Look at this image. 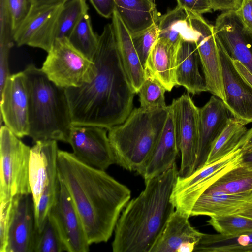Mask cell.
<instances>
[{"label": "cell", "instance_id": "b9f144b4", "mask_svg": "<svg viewBox=\"0 0 252 252\" xmlns=\"http://www.w3.org/2000/svg\"><path fill=\"white\" fill-rule=\"evenodd\" d=\"M236 11L245 24L252 29V0H242Z\"/></svg>", "mask_w": 252, "mask_h": 252}, {"label": "cell", "instance_id": "4316f807", "mask_svg": "<svg viewBox=\"0 0 252 252\" xmlns=\"http://www.w3.org/2000/svg\"><path fill=\"white\" fill-rule=\"evenodd\" d=\"M252 201V192L240 194L202 193L192 209L190 216L210 217L237 212L246 203Z\"/></svg>", "mask_w": 252, "mask_h": 252}, {"label": "cell", "instance_id": "484cf974", "mask_svg": "<svg viewBox=\"0 0 252 252\" xmlns=\"http://www.w3.org/2000/svg\"><path fill=\"white\" fill-rule=\"evenodd\" d=\"M158 39L178 47L181 40L196 42L199 33L192 26L189 12L177 5L159 17Z\"/></svg>", "mask_w": 252, "mask_h": 252}, {"label": "cell", "instance_id": "8992f818", "mask_svg": "<svg viewBox=\"0 0 252 252\" xmlns=\"http://www.w3.org/2000/svg\"><path fill=\"white\" fill-rule=\"evenodd\" d=\"M57 141L42 140L31 148L29 182L36 215L43 219L54 204L60 184Z\"/></svg>", "mask_w": 252, "mask_h": 252}, {"label": "cell", "instance_id": "1f68e13d", "mask_svg": "<svg viewBox=\"0 0 252 252\" xmlns=\"http://www.w3.org/2000/svg\"><path fill=\"white\" fill-rule=\"evenodd\" d=\"M88 10L86 0H68L64 3L58 20L56 39L68 38Z\"/></svg>", "mask_w": 252, "mask_h": 252}, {"label": "cell", "instance_id": "4fadbf2b", "mask_svg": "<svg viewBox=\"0 0 252 252\" xmlns=\"http://www.w3.org/2000/svg\"><path fill=\"white\" fill-rule=\"evenodd\" d=\"M48 217L56 227L66 252L89 251L90 245L80 216L67 189L60 180L56 198Z\"/></svg>", "mask_w": 252, "mask_h": 252}, {"label": "cell", "instance_id": "ffe728a7", "mask_svg": "<svg viewBox=\"0 0 252 252\" xmlns=\"http://www.w3.org/2000/svg\"><path fill=\"white\" fill-rule=\"evenodd\" d=\"M189 216L176 210L150 252H191L203 233L193 227Z\"/></svg>", "mask_w": 252, "mask_h": 252}, {"label": "cell", "instance_id": "60d3db41", "mask_svg": "<svg viewBox=\"0 0 252 252\" xmlns=\"http://www.w3.org/2000/svg\"><path fill=\"white\" fill-rule=\"evenodd\" d=\"M212 10H237L241 5L242 0H210Z\"/></svg>", "mask_w": 252, "mask_h": 252}, {"label": "cell", "instance_id": "ac0fdd59", "mask_svg": "<svg viewBox=\"0 0 252 252\" xmlns=\"http://www.w3.org/2000/svg\"><path fill=\"white\" fill-rule=\"evenodd\" d=\"M36 227L32 194L12 198L6 252H34Z\"/></svg>", "mask_w": 252, "mask_h": 252}, {"label": "cell", "instance_id": "9c48e42d", "mask_svg": "<svg viewBox=\"0 0 252 252\" xmlns=\"http://www.w3.org/2000/svg\"><path fill=\"white\" fill-rule=\"evenodd\" d=\"M242 150L238 148L213 163L205 165L187 177L178 176L170 200L175 209L189 217L200 195L228 170L240 164Z\"/></svg>", "mask_w": 252, "mask_h": 252}, {"label": "cell", "instance_id": "ab89813d", "mask_svg": "<svg viewBox=\"0 0 252 252\" xmlns=\"http://www.w3.org/2000/svg\"><path fill=\"white\" fill-rule=\"evenodd\" d=\"M96 11L105 18L112 17L116 9L115 0H90Z\"/></svg>", "mask_w": 252, "mask_h": 252}, {"label": "cell", "instance_id": "52a82bcc", "mask_svg": "<svg viewBox=\"0 0 252 252\" xmlns=\"http://www.w3.org/2000/svg\"><path fill=\"white\" fill-rule=\"evenodd\" d=\"M41 69L51 81L65 89L88 83L97 73L94 61L76 49L66 37L55 39Z\"/></svg>", "mask_w": 252, "mask_h": 252}, {"label": "cell", "instance_id": "e575fe53", "mask_svg": "<svg viewBox=\"0 0 252 252\" xmlns=\"http://www.w3.org/2000/svg\"><path fill=\"white\" fill-rule=\"evenodd\" d=\"M64 251H66L65 247L48 215L42 230L40 232L36 231L34 252Z\"/></svg>", "mask_w": 252, "mask_h": 252}, {"label": "cell", "instance_id": "ee69618b", "mask_svg": "<svg viewBox=\"0 0 252 252\" xmlns=\"http://www.w3.org/2000/svg\"><path fill=\"white\" fill-rule=\"evenodd\" d=\"M68 0H29L31 5L34 6L56 5L62 4Z\"/></svg>", "mask_w": 252, "mask_h": 252}, {"label": "cell", "instance_id": "e0dca14e", "mask_svg": "<svg viewBox=\"0 0 252 252\" xmlns=\"http://www.w3.org/2000/svg\"><path fill=\"white\" fill-rule=\"evenodd\" d=\"M192 27L198 32L196 42L207 91L225 100L222 67L213 26L201 15L189 12Z\"/></svg>", "mask_w": 252, "mask_h": 252}, {"label": "cell", "instance_id": "30bf717a", "mask_svg": "<svg viewBox=\"0 0 252 252\" xmlns=\"http://www.w3.org/2000/svg\"><path fill=\"white\" fill-rule=\"evenodd\" d=\"M216 39L221 63L224 103L236 120L245 125L252 123V75L231 59Z\"/></svg>", "mask_w": 252, "mask_h": 252}, {"label": "cell", "instance_id": "bcb514c9", "mask_svg": "<svg viewBox=\"0 0 252 252\" xmlns=\"http://www.w3.org/2000/svg\"><path fill=\"white\" fill-rule=\"evenodd\" d=\"M235 213L252 219V201L246 203Z\"/></svg>", "mask_w": 252, "mask_h": 252}, {"label": "cell", "instance_id": "5bb4252c", "mask_svg": "<svg viewBox=\"0 0 252 252\" xmlns=\"http://www.w3.org/2000/svg\"><path fill=\"white\" fill-rule=\"evenodd\" d=\"M63 4L31 5L28 14L14 33L16 45L38 48L48 53L56 39L58 20Z\"/></svg>", "mask_w": 252, "mask_h": 252}, {"label": "cell", "instance_id": "4dcf8cb0", "mask_svg": "<svg viewBox=\"0 0 252 252\" xmlns=\"http://www.w3.org/2000/svg\"><path fill=\"white\" fill-rule=\"evenodd\" d=\"M78 51L93 61L98 44V36L94 32L90 16L85 14L67 38Z\"/></svg>", "mask_w": 252, "mask_h": 252}, {"label": "cell", "instance_id": "2e32d148", "mask_svg": "<svg viewBox=\"0 0 252 252\" xmlns=\"http://www.w3.org/2000/svg\"><path fill=\"white\" fill-rule=\"evenodd\" d=\"M213 28L216 39L230 58L252 75V29L232 10L220 14Z\"/></svg>", "mask_w": 252, "mask_h": 252}, {"label": "cell", "instance_id": "836d02e7", "mask_svg": "<svg viewBox=\"0 0 252 252\" xmlns=\"http://www.w3.org/2000/svg\"><path fill=\"white\" fill-rule=\"evenodd\" d=\"M165 88L157 80L146 76L137 93L141 107L146 109L165 108Z\"/></svg>", "mask_w": 252, "mask_h": 252}, {"label": "cell", "instance_id": "f35d334b", "mask_svg": "<svg viewBox=\"0 0 252 252\" xmlns=\"http://www.w3.org/2000/svg\"><path fill=\"white\" fill-rule=\"evenodd\" d=\"M177 5L189 12L202 15L212 10L210 0H177Z\"/></svg>", "mask_w": 252, "mask_h": 252}, {"label": "cell", "instance_id": "6da1fadb", "mask_svg": "<svg viewBox=\"0 0 252 252\" xmlns=\"http://www.w3.org/2000/svg\"><path fill=\"white\" fill-rule=\"evenodd\" d=\"M93 61L97 73L89 83L65 89L72 125L109 129L132 111L135 94L124 68L112 23L98 36Z\"/></svg>", "mask_w": 252, "mask_h": 252}, {"label": "cell", "instance_id": "f546056e", "mask_svg": "<svg viewBox=\"0 0 252 252\" xmlns=\"http://www.w3.org/2000/svg\"><path fill=\"white\" fill-rule=\"evenodd\" d=\"M248 129L245 125L230 117L226 126L213 145L205 164L213 163L240 148Z\"/></svg>", "mask_w": 252, "mask_h": 252}, {"label": "cell", "instance_id": "d4e9b609", "mask_svg": "<svg viewBox=\"0 0 252 252\" xmlns=\"http://www.w3.org/2000/svg\"><path fill=\"white\" fill-rule=\"evenodd\" d=\"M116 10L131 35L158 23L154 0H115Z\"/></svg>", "mask_w": 252, "mask_h": 252}, {"label": "cell", "instance_id": "d6a6232c", "mask_svg": "<svg viewBox=\"0 0 252 252\" xmlns=\"http://www.w3.org/2000/svg\"><path fill=\"white\" fill-rule=\"evenodd\" d=\"M207 222L219 234L224 236L252 231V219L236 213L210 217Z\"/></svg>", "mask_w": 252, "mask_h": 252}, {"label": "cell", "instance_id": "d590c367", "mask_svg": "<svg viewBox=\"0 0 252 252\" xmlns=\"http://www.w3.org/2000/svg\"><path fill=\"white\" fill-rule=\"evenodd\" d=\"M133 42L141 62L145 68L150 52L158 39L159 30L158 23L131 35Z\"/></svg>", "mask_w": 252, "mask_h": 252}, {"label": "cell", "instance_id": "603a6c76", "mask_svg": "<svg viewBox=\"0 0 252 252\" xmlns=\"http://www.w3.org/2000/svg\"><path fill=\"white\" fill-rule=\"evenodd\" d=\"M117 48L124 68L135 94L146 78L145 70L134 45L132 36L117 10L112 16Z\"/></svg>", "mask_w": 252, "mask_h": 252}, {"label": "cell", "instance_id": "7c38bea8", "mask_svg": "<svg viewBox=\"0 0 252 252\" xmlns=\"http://www.w3.org/2000/svg\"><path fill=\"white\" fill-rule=\"evenodd\" d=\"M68 143L71 146L74 156L89 166L105 171L116 164L115 155L105 128L72 125Z\"/></svg>", "mask_w": 252, "mask_h": 252}, {"label": "cell", "instance_id": "cb8c5ba5", "mask_svg": "<svg viewBox=\"0 0 252 252\" xmlns=\"http://www.w3.org/2000/svg\"><path fill=\"white\" fill-rule=\"evenodd\" d=\"M178 47L158 39L152 48L145 66L146 76L157 80L167 91H171L176 85Z\"/></svg>", "mask_w": 252, "mask_h": 252}, {"label": "cell", "instance_id": "8fae6325", "mask_svg": "<svg viewBox=\"0 0 252 252\" xmlns=\"http://www.w3.org/2000/svg\"><path fill=\"white\" fill-rule=\"evenodd\" d=\"M170 106L174 115L181 155L178 176L185 178L192 174L195 170L198 142L199 108L188 93L174 99Z\"/></svg>", "mask_w": 252, "mask_h": 252}, {"label": "cell", "instance_id": "f1b7e54d", "mask_svg": "<svg viewBox=\"0 0 252 252\" xmlns=\"http://www.w3.org/2000/svg\"><path fill=\"white\" fill-rule=\"evenodd\" d=\"M203 192L227 194L251 193L252 169L240 164L223 174Z\"/></svg>", "mask_w": 252, "mask_h": 252}, {"label": "cell", "instance_id": "44dd1931", "mask_svg": "<svg viewBox=\"0 0 252 252\" xmlns=\"http://www.w3.org/2000/svg\"><path fill=\"white\" fill-rule=\"evenodd\" d=\"M162 131L152 152L143 168L138 172L144 182L167 170L175 163L180 152L174 118L170 106Z\"/></svg>", "mask_w": 252, "mask_h": 252}, {"label": "cell", "instance_id": "7402d4cb", "mask_svg": "<svg viewBox=\"0 0 252 252\" xmlns=\"http://www.w3.org/2000/svg\"><path fill=\"white\" fill-rule=\"evenodd\" d=\"M200 59L196 42L181 40L177 50L176 83L189 94L207 91L200 71Z\"/></svg>", "mask_w": 252, "mask_h": 252}, {"label": "cell", "instance_id": "9a60e30c", "mask_svg": "<svg viewBox=\"0 0 252 252\" xmlns=\"http://www.w3.org/2000/svg\"><path fill=\"white\" fill-rule=\"evenodd\" d=\"M0 93L1 120L19 138L29 136V94L24 71L10 74Z\"/></svg>", "mask_w": 252, "mask_h": 252}, {"label": "cell", "instance_id": "5b68a950", "mask_svg": "<svg viewBox=\"0 0 252 252\" xmlns=\"http://www.w3.org/2000/svg\"><path fill=\"white\" fill-rule=\"evenodd\" d=\"M169 107L132 110L125 121L108 129L116 164L137 173L153 152L162 131Z\"/></svg>", "mask_w": 252, "mask_h": 252}, {"label": "cell", "instance_id": "83f0119b", "mask_svg": "<svg viewBox=\"0 0 252 252\" xmlns=\"http://www.w3.org/2000/svg\"><path fill=\"white\" fill-rule=\"evenodd\" d=\"M196 252H252V231L233 236L203 233Z\"/></svg>", "mask_w": 252, "mask_h": 252}, {"label": "cell", "instance_id": "74e56055", "mask_svg": "<svg viewBox=\"0 0 252 252\" xmlns=\"http://www.w3.org/2000/svg\"><path fill=\"white\" fill-rule=\"evenodd\" d=\"M13 198L0 197V252H6Z\"/></svg>", "mask_w": 252, "mask_h": 252}, {"label": "cell", "instance_id": "277c9868", "mask_svg": "<svg viewBox=\"0 0 252 252\" xmlns=\"http://www.w3.org/2000/svg\"><path fill=\"white\" fill-rule=\"evenodd\" d=\"M29 94V135L34 142L68 143L72 125L65 89L51 81L33 64L24 70Z\"/></svg>", "mask_w": 252, "mask_h": 252}, {"label": "cell", "instance_id": "7bdbcfd3", "mask_svg": "<svg viewBox=\"0 0 252 252\" xmlns=\"http://www.w3.org/2000/svg\"><path fill=\"white\" fill-rule=\"evenodd\" d=\"M240 164L252 169V148L242 151Z\"/></svg>", "mask_w": 252, "mask_h": 252}, {"label": "cell", "instance_id": "ba28073f", "mask_svg": "<svg viewBox=\"0 0 252 252\" xmlns=\"http://www.w3.org/2000/svg\"><path fill=\"white\" fill-rule=\"evenodd\" d=\"M0 197L32 194L29 182L31 148L6 126L0 127Z\"/></svg>", "mask_w": 252, "mask_h": 252}, {"label": "cell", "instance_id": "d6986e66", "mask_svg": "<svg viewBox=\"0 0 252 252\" xmlns=\"http://www.w3.org/2000/svg\"><path fill=\"white\" fill-rule=\"evenodd\" d=\"M229 113L224 101L215 95L199 108L198 142L194 171L205 165L213 145L226 126Z\"/></svg>", "mask_w": 252, "mask_h": 252}, {"label": "cell", "instance_id": "3957f363", "mask_svg": "<svg viewBox=\"0 0 252 252\" xmlns=\"http://www.w3.org/2000/svg\"><path fill=\"white\" fill-rule=\"evenodd\" d=\"M178 176L175 162L146 181L145 189L128 201L116 224L114 252H151L175 210L170 197Z\"/></svg>", "mask_w": 252, "mask_h": 252}, {"label": "cell", "instance_id": "f6af8a7d", "mask_svg": "<svg viewBox=\"0 0 252 252\" xmlns=\"http://www.w3.org/2000/svg\"><path fill=\"white\" fill-rule=\"evenodd\" d=\"M252 148V127L248 130L244 137L241 144L240 148L242 151L248 150Z\"/></svg>", "mask_w": 252, "mask_h": 252}, {"label": "cell", "instance_id": "8d00e7d4", "mask_svg": "<svg viewBox=\"0 0 252 252\" xmlns=\"http://www.w3.org/2000/svg\"><path fill=\"white\" fill-rule=\"evenodd\" d=\"M14 33L29 11V0H3Z\"/></svg>", "mask_w": 252, "mask_h": 252}, {"label": "cell", "instance_id": "7a4b0ae2", "mask_svg": "<svg viewBox=\"0 0 252 252\" xmlns=\"http://www.w3.org/2000/svg\"><path fill=\"white\" fill-rule=\"evenodd\" d=\"M57 169L78 212L90 245L106 242L114 232L131 191L104 170L81 162L59 150Z\"/></svg>", "mask_w": 252, "mask_h": 252}]
</instances>
